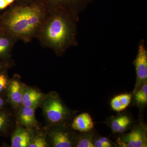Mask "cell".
<instances>
[{
	"label": "cell",
	"mask_w": 147,
	"mask_h": 147,
	"mask_svg": "<svg viewBox=\"0 0 147 147\" xmlns=\"http://www.w3.org/2000/svg\"><path fill=\"white\" fill-rule=\"evenodd\" d=\"M34 3L11 7L0 15V33L25 42L36 38L51 9Z\"/></svg>",
	"instance_id": "6da1fadb"
},
{
	"label": "cell",
	"mask_w": 147,
	"mask_h": 147,
	"mask_svg": "<svg viewBox=\"0 0 147 147\" xmlns=\"http://www.w3.org/2000/svg\"><path fill=\"white\" fill-rule=\"evenodd\" d=\"M77 14L60 8H51L36 38L44 47L62 55L76 45Z\"/></svg>",
	"instance_id": "7a4b0ae2"
},
{
	"label": "cell",
	"mask_w": 147,
	"mask_h": 147,
	"mask_svg": "<svg viewBox=\"0 0 147 147\" xmlns=\"http://www.w3.org/2000/svg\"><path fill=\"white\" fill-rule=\"evenodd\" d=\"M42 110L47 120L53 124L63 123L69 115L68 109L57 95L50 96L45 99Z\"/></svg>",
	"instance_id": "3957f363"
},
{
	"label": "cell",
	"mask_w": 147,
	"mask_h": 147,
	"mask_svg": "<svg viewBox=\"0 0 147 147\" xmlns=\"http://www.w3.org/2000/svg\"><path fill=\"white\" fill-rule=\"evenodd\" d=\"M119 146L123 147H147V127L141 123L117 141Z\"/></svg>",
	"instance_id": "277c9868"
},
{
	"label": "cell",
	"mask_w": 147,
	"mask_h": 147,
	"mask_svg": "<svg viewBox=\"0 0 147 147\" xmlns=\"http://www.w3.org/2000/svg\"><path fill=\"white\" fill-rule=\"evenodd\" d=\"M133 64L135 67L137 78L133 93L147 82V51L144 41L142 40L139 43Z\"/></svg>",
	"instance_id": "5b68a950"
},
{
	"label": "cell",
	"mask_w": 147,
	"mask_h": 147,
	"mask_svg": "<svg viewBox=\"0 0 147 147\" xmlns=\"http://www.w3.org/2000/svg\"><path fill=\"white\" fill-rule=\"evenodd\" d=\"M52 8L67 9L79 14L93 0H45Z\"/></svg>",
	"instance_id": "8992f818"
},
{
	"label": "cell",
	"mask_w": 147,
	"mask_h": 147,
	"mask_svg": "<svg viewBox=\"0 0 147 147\" xmlns=\"http://www.w3.org/2000/svg\"><path fill=\"white\" fill-rule=\"evenodd\" d=\"M50 136L53 146H75L76 137L63 129H55L51 131Z\"/></svg>",
	"instance_id": "52a82bcc"
},
{
	"label": "cell",
	"mask_w": 147,
	"mask_h": 147,
	"mask_svg": "<svg viewBox=\"0 0 147 147\" xmlns=\"http://www.w3.org/2000/svg\"><path fill=\"white\" fill-rule=\"evenodd\" d=\"M33 136L30 130L27 129L18 127L14 131L11 138V146L28 147Z\"/></svg>",
	"instance_id": "ba28073f"
},
{
	"label": "cell",
	"mask_w": 147,
	"mask_h": 147,
	"mask_svg": "<svg viewBox=\"0 0 147 147\" xmlns=\"http://www.w3.org/2000/svg\"><path fill=\"white\" fill-rule=\"evenodd\" d=\"M8 87V96L11 103L15 107L22 105L24 91L22 84L18 80H13Z\"/></svg>",
	"instance_id": "9c48e42d"
},
{
	"label": "cell",
	"mask_w": 147,
	"mask_h": 147,
	"mask_svg": "<svg viewBox=\"0 0 147 147\" xmlns=\"http://www.w3.org/2000/svg\"><path fill=\"white\" fill-rule=\"evenodd\" d=\"M71 127L74 130L80 132H87L92 130L94 127V124L88 113H83L75 118Z\"/></svg>",
	"instance_id": "30bf717a"
},
{
	"label": "cell",
	"mask_w": 147,
	"mask_h": 147,
	"mask_svg": "<svg viewBox=\"0 0 147 147\" xmlns=\"http://www.w3.org/2000/svg\"><path fill=\"white\" fill-rule=\"evenodd\" d=\"M43 95L36 90L30 88L24 89L22 105L24 106L36 108L40 100Z\"/></svg>",
	"instance_id": "8fae6325"
},
{
	"label": "cell",
	"mask_w": 147,
	"mask_h": 147,
	"mask_svg": "<svg viewBox=\"0 0 147 147\" xmlns=\"http://www.w3.org/2000/svg\"><path fill=\"white\" fill-rule=\"evenodd\" d=\"M35 108L24 106L19 114V120L22 125L27 128L36 126L37 121L35 115Z\"/></svg>",
	"instance_id": "7c38bea8"
},
{
	"label": "cell",
	"mask_w": 147,
	"mask_h": 147,
	"mask_svg": "<svg viewBox=\"0 0 147 147\" xmlns=\"http://www.w3.org/2000/svg\"><path fill=\"white\" fill-rule=\"evenodd\" d=\"M17 40L0 33V59L5 60L9 57Z\"/></svg>",
	"instance_id": "4fadbf2b"
},
{
	"label": "cell",
	"mask_w": 147,
	"mask_h": 147,
	"mask_svg": "<svg viewBox=\"0 0 147 147\" xmlns=\"http://www.w3.org/2000/svg\"><path fill=\"white\" fill-rule=\"evenodd\" d=\"M131 123V119L126 115H120L110 120V126L113 133H122L126 131Z\"/></svg>",
	"instance_id": "5bb4252c"
},
{
	"label": "cell",
	"mask_w": 147,
	"mask_h": 147,
	"mask_svg": "<svg viewBox=\"0 0 147 147\" xmlns=\"http://www.w3.org/2000/svg\"><path fill=\"white\" fill-rule=\"evenodd\" d=\"M132 98L130 94H122L113 98L110 102V105L113 110L120 112L126 109L130 104Z\"/></svg>",
	"instance_id": "9a60e30c"
},
{
	"label": "cell",
	"mask_w": 147,
	"mask_h": 147,
	"mask_svg": "<svg viewBox=\"0 0 147 147\" xmlns=\"http://www.w3.org/2000/svg\"><path fill=\"white\" fill-rule=\"evenodd\" d=\"M92 131L82 132V134L76 137L75 146L94 147L93 144L94 136Z\"/></svg>",
	"instance_id": "2e32d148"
},
{
	"label": "cell",
	"mask_w": 147,
	"mask_h": 147,
	"mask_svg": "<svg viewBox=\"0 0 147 147\" xmlns=\"http://www.w3.org/2000/svg\"><path fill=\"white\" fill-rule=\"evenodd\" d=\"M134 101L140 106H144L147 103V82L142 87L133 93Z\"/></svg>",
	"instance_id": "e0dca14e"
},
{
	"label": "cell",
	"mask_w": 147,
	"mask_h": 147,
	"mask_svg": "<svg viewBox=\"0 0 147 147\" xmlns=\"http://www.w3.org/2000/svg\"><path fill=\"white\" fill-rule=\"evenodd\" d=\"M93 144L94 147H111L113 146L110 140L107 137H94Z\"/></svg>",
	"instance_id": "ac0fdd59"
},
{
	"label": "cell",
	"mask_w": 147,
	"mask_h": 147,
	"mask_svg": "<svg viewBox=\"0 0 147 147\" xmlns=\"http://www.w3.org/2000/svg\"><path fill=\"white\" fill-rule=\"evenodd\" d=\"M48 146V143L44 137L38 136L33 137L28 147H46Z\"/></svg>",
	"instance_id": "d6986e66"
},
{
	"label": "cell",
	"mask_w": 147,
	"mask_h": 147,
	"mask_svg": "<svg viewBox=\"0 0 147 147\" xmlns=\"http://www.w3.org/2000/svg\"><path fill=\"white\" fill-rule=\"evenodd\" d=\"M8 79L4 71L0 73V93L3 92L7 86Z\"/></svg>",
	"instance_id": "ffe728a7"
},
{
	"label": "cell",
	"mask_w": 147,
	"mask_h": 147,
	"mask_svg": "<svg viewBox=\"0 0 147 147\" xmlns=\"http://www.w3.org/2000/svg\"><path fill=\"white\" fill-rule=\"evenodd\" d=\"M8 123V117L4 113H0V131L4 130Z\"/></svg>",
	"instance_id": "44dd1931"
},
{
	"label": "cell",
	"mask_w": 147,
	"mask_h": 147,
	"mask_svg": "<svg viewBox=\"0 0 147 147\" xmlns=\"http://www.w3.org/2000/svg\"><path fill=\"white\" fill-rule=\"evenodd\" d=\"M6 66L5 60L0 59V73L4 71V69Z\"/></svg>",
	"instance_id": "7402d4cb"
},
{
	"label": "cell",
	"mask_w": 147,
	"mask_h": 147,
	"mask_svg": "<svg viewBox=\"0 0 147 147\" xmlns=\"http://www.w3.org/2000/svg\"><path fill=\"white\" fill-rule=\"evenodd\" d=\"M8 5L5 0H0V9H4Z\"/></svg>",
	"instance_id": "603a6c76"
},
{
	"label": "cell",
	"mask_w": 147,
	"mask_h": 147,
	"mask_svg": "<svg viewBox=\"0 0 147 147\" xmlns=\"http://www.w3.org/2000/svg\"><path fill=\"white\" fill-rule=\"evenodd\" d=\"M4 103L5 102L3 99L2 98L0 97V109L2 108L4 104Z\"/></svg>",
	"instance_id": "cb8c5ba5"
},
{
	"label": "cell",
	"mask_w": 147,
	"mask_h": 147,
	"mask_svg": "<svg viewBox=\"0 0 147 147\" xmlns=\"http://www.w3.org/2000/svg\"><path fill=\"white\" fill-rule=\"evenodd\" d=\"M5 1L8 4V5H9L13 3L15 1V0H5Z\"/></svg>",
	"instance_id": "d4e9b609"
}]
</instances>
